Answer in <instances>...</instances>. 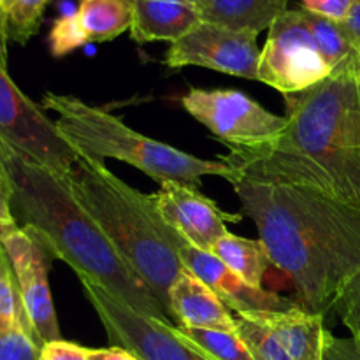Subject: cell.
<instances>
[{"mask_svg": "<svg viewBox=\"0 0 360 360\" xmlns=\"http://www.w3.org/2000/svg\"><path fill=\"white\" fill-rule=\"evenodd\" d=\"M283 97L287 127L278 139L220 158L234 183L304 186L360 211V76L330 74Z\"/></svg>", "mask_w": 360, "mask_h": 360, "instance_id": "cell-1", "label": "cell"}, {"mask_svg": "<svg viewBox=\"0 0 360 360\" xmlns=\"http://www.w3.org/2000/svg\"><path fill=\"white\" fill-rule=\"evenodd\" d=\"M273 266L294 288L292 301L326 316L360 269V211L315 190L280 183H232Z\"/></svg>", "mask_w": 360, "mask_h": 360, "instance_id": "cell-2", "label": "cell"}, {"mask_svg": "<svg viewBox=\"0 0 360 360\" xmlns=\"http://www.w3.org/2000/svg\"><path fill=\"white\" fill-rule=\"evenodd\" d=\"M0 158L9 174L13 213L20 227L34 231L53 257L65 262L76 276L90 278L150 319L172 323L146 285L74 197L65 176L13 150H2Z\"/></svg>", "mask_w": 360, "mask_h": 360, "instance_id": "cell-3", "label": "cell"}, {"mask_svg": "<svg viewBox=\"0 0 360 360\" xmlns=\"http://www.w3.org/2000/svg\"><path fill=\"white\" fill-rule=\"evenodd\" d=\"M65 179L74 197L174 323L171 288L183 266L162 236L151 195L127 185L104 162L90 158H77Z\"/></svg>", "mask_w": 360, "mask_h": 360, "instance_id": "cell-4", "label": "cell"}, {"mask_svg": "<svg viewBox=\"0 0 360 360\" xmlns=\"http://www.w3.org/2000/svg\"><path fill=\"white\" fill-rule=\"evenodd\" d=\"M41 108L56 115L55 127L62 139L81 158L125 162L158 181L181 183L199 188L204 176H220L234 183L236 172L221 160L204 158L178 150L167 143L143 136L122 118L102 108L86 104L74 95L46 91Z\"/></svg>", "mask_w": 360, "mask_h": 360, "instance_id": "cell-5", "label": "cell"}, {"mask_svg": "<svg viewBox=\"0 0 360 360\" xmlns=\"http://www.w3.org/2000/svg\"><path fill=\"white\" fill-rule=\"evenodd\" d=\"M13 150L28 160L69 176L77 153L62 139L44 109L20 90L0 65V151Z\"/></svg>", "mask_w": 360, "mask_h": 360, "instance_id": "cell-6", "label": "cell"}, {"mask_svg": "<svg viewBox=\"0 0 360 360\" xmlns=\"http://www.w3.org/2000/svg\"><path fill=\"white\" fill-rule=\"evenodd\" d=\"M181 105L229 150L269 144L287 127L285 116L267 111L241 90L192 88L181 97Z\"/></svg>", "mask_w": 360, "mask_h": 360, "instance_id": "cell-7", "label": "cell"}, {"mask_svg": "<svg viewBox=\"0 0 360 360\" xmlns=\"http://www.w3.org/2000/svg\"><path fill=\"white\" fill-rule=\"evenodd\" d=\"M329 76L330 70L306 25L302 7L287 9L271 25L260 49L259 81L288 95L308 90Z\"/></svg>", "mask_w": 360, "mask_h": 360, "instance_id": "cell-8", "label": "cell"}, {"mask_svg": "<svg viewBox=\"0 0 360 360\" xmlns=\"http://www.w3.org/2000/svg\"><path fill=\"white\" fill-rule=\"evenodd\" d=\"M236 330L255 360H323L330 330L323 316L287 311L234 313Z\"/></svg>", "mask_w": 360, "mask_h": 360, "instance_id": "cell-9", "label": "cell"}, {"mask_svg": "<svg viewBox=\"0 0 360 360\" xmlns=\"http://www.w3.org/2000/svg\"><path fill=\"white\" fill-rule=\"evenodd\" d=\"M77 278L111 347L123 348L139 360H199L178 340L172 323L136 311L90 278Z\"/></svg>", "mask_w": 360, "mask_h": 360, "instance_id": "cell-10", "label": "cell"}, {"mask_svg": "<svg viewBox=\"0 0 360 360\" xmlns=\"http://www.w3.org/2000/svg\"><path fill=\"white\" fill-rule=\"evenodd\" d=\"M0 245L13 264L28 326L37 343L42 347L62 340L48 276L55 260L53 253L41 238L27 227H16L2 234Z\"/></svg>", "mask_w": 360, "mask_h": 360, "instance_id": "cell-11", "label": "cell"}, {"mask_svg": "<svg viewBox=\"0 0 360 360\" xmlns=\"http://www.w3.org/2000/svg\"><path fill=\"white\" fill-rule=\"evenodd\" d=\"M259 62L257 35L207 21H199L185 37L172 42L164 58L171 69L193 65L253 81H259Z\"/></svg>", "mask_w": 360, "mask_h": 360, "instance_id": "cell-12", "label": "cell"}, {"mask_svg": "<svg viewBox=\"0 0 360 360\" xmlns=\"http://www.w3.org/2000/svg\"><path fill=\"white\" fill-rule=\"evenodd\" d=\"M155 214H157V224L160 227L162 236L171 243L176 255L179 257L183 269L204 281L227 304L232 313L287 311V309L297 306L292 299L281 297L280 294L246 283L234 271L229 269L213 252L197 248L192 243L186 241L178 231H174L171 225L165 224L158 214L157 207H155Z\"/></svg>", "mask_w": 360, "mask_h": 360, "instance_id": "cell-13", "label": "cell"}, {"mask_svg": "<svg viewBox=\"0 0 360 360\" xmlns=\"http://www.w3.org/2000/svg\"><path fill=\"white\" fill-rule=\"evenodd\" d=\"M155 207L165 224L200 250L211 252L229 232L227 224L241 221V214L225 213L213 199L202 195L199 188L165 181L158 192L151 193Z\"/></svg>", "mask_w": 360, "mask_h": 360, "instance_id": "cell-14", "label": "cell"}, {"mask_svg": "<svg viewBox=\"0 0 360 360\" xmlns=\"http://www.w3.org/2000/svg\"><path fill=\"white\" fill-rule=\"evenodd\" d=\"M132 0H81L76 13L53 21L49 53L56 58L94 42H108L130 30Z\"/></svg>", "mask_w": 360, "mask_h": 360, "instance_id": "cell-15", "label": "cell"}, {"mask_svg": "<svg viewBox=\"0 0 360 360\" xmlns=\"http://www.w3.org/2000/svg\"><path fill=\"white\" fill-rule=\"evenodd\" d=\"M171 313L176 326L186 329L236 330V316L204 281L186 269L171 288Z\"/></svg>", "mask_w": 360, "mask_h": 360, "instance_id": "cell-16", "label": "cell"}, {"mask_svg": "<svg viewBox=\"0 0 360 360\" xmlns=\"http://www.w3.org/2000/svg\"><path fill=\"white\" fill-rule=\"evenodd\" d=\"M200 20V11L183 0H132L130 37L139 44L176 42Z\"/></svg>", "mask_w": 360, "mask_h": 360, "instance_id": "cell-17", "label": "cell"}, {"mask_svg": "<svg viewBox=\"0 0 360 360\" xmlns=\"http://www.w3.org/2000/svg\"><path fill=\"white\" fill-rule=\"evenodd\" d=\"M288 0H207L199 7L200 20L231 30L259 35L288 9Z\"/></svg>", "mask_w": 360, "mask_h": 360, "instance_id": "cell-18", "label": "cell"}, {"mask_svg": "<svg viewBox=\"0 0 360 360\" xmlns=\"http://www.w3.org/2000/svg\"><path fill=\"white\" fill-rule=\"evenodd\" d=\"M304 11V20L330 74L352 72L360 76V48L343 21H334Z\"/></svg>", "mask_w": 360, "mask_h": 360, "instance_id": "cell-19", "label": "cell"}, {"mask_svg": "<svg viewBox=\"0 0 360 360\" xmlns=\"http://www.w3.org/2000/svg\"><path fill=\"white\" fill-rule=\"evenodd\" d=\"M211 252L246 283L264 288V278L273 262L260 239L241 238L227 232Z\"/></svg>", "mask_w": 360, "mask_h": 360, "instance_id": "cell-20", "label": "cell"}, {"mask_svg": "<svg viewBox=\"0 0 360 360\" xmlns=\"http://www.w3.org/2000/svg\"><path fill=\"white\" fill-rule=\"evenodd\" d=\"M16 329L32 333L13 264H11L4 246L0 245V333H9V330Z\"/></svg>", "mask_w": 360, "mask_h": 360, "instance_id": "cell-21", "label": "cell"}, {"mask_svg": "<svg viewBox=\"0 0 360 360\" xmlns=\"http://www.w3.org/2000/svg\"><path fill=\"white\" fill-rule=\"evenodd\" d=\"M48 2L49 0H0L9 41L27 44L39 32Z\"/></svg>", "mask_w": 360, "mask_h": 360, "instance_id": "cell-22", "label": "cell"}, {"mask_svg": "<svg viewBox=\"0 0 360 360\" xmlns=\"http://www.w3.org/2000/svg\"><path fill=\"white\" fill-rule=\"evenodd\" d=\"M333 309L350 330L352 338L360 343V269L341 288Z\"/></svg>", "mask_w": 360, "mask_h": 360, "instance_id": "cell-23", "label": "cell"}, {"mask_svg": "<svg viewBox=\"0 0 360 360\" xmlns=\"http://www.w3.org/2000/svg\"><path fill=\"white\" fill-rule=\"evenodd\" d=\"M41 348L28 330L0 333V360H39Z\"/></svg>", "mask_w": 360, "mask_h": 360, "instance_id": "cell-24", "label": "cell"}, {"mask_svg": "<svg viewBox=\"0 0 360 360\" xmlns=\"http://www.w3.org/2000/svg\"><path fill=\"white\" fill-rule=\"evenodd\" d=\"M39 360H91V348H84L65 340H56L42 345Z\"/></svg>", "mask_w": 360, "mask_h": 360, "instance_id": "cell-25", "label": "cell"}, {"mask_svg": "<svg viewBox=\"0 0 360 360\" xmlns=\"http://www.w3.org/2000/svg\"><path fill=\"white\" fill-rule=\"evenodd\" d=\"M13 188H11V179L7 174V169L0 158V236L13 229L20 227L16 217L13 213Z\"/></svg>", "mask_w": 360, "mask_h": 360, "instance_id": "cell-26", "label": "cell"}, {"mask_svg": "<svg viewBox=\"0 0 360 360\" xmlns=\"http://www.w3.org/2000/svg\"><path fill=\"white\" fill-rule=\"evenodd\" d=\"M355 0H301L302 9L334 21H345L354 7Z\"/></svg>", "mask_w": 360, "mask_h": 360, "instance_id": "cell-27", "label": "cell"}, {"mask_svg": "<svg viewBox=\"0 0 360 360\" xmlns=\"http://www.w3.org/2000/svg\"><path fill=\"white\" fill-rule=\"evenodd\" d=\"M323 360H360V343L354 338H336L330 334Z\"/></svg>", "mask_w": 360, "mask_h": 360, "instance_id": "cell-28", "label": "cell"}, {"mask_svg": "<svg viewBox=\"0 0 360 360\" xmlns=\"http://www.w3.org/2000/svg\"><path fill=\"white\" fill-rule=\"evenodd\" d=\"M91 360H139V359L120 347H109V348H91Z\"/></svg>", "mask_w": 360, "mask_h": 360, "instance_id": "cell-29", "label": "cell"}, {"mask_svg": "<svg viewBox=\"0 0 360 360\" xmlns=\"http://www.w3.org/2000/svg\"><path fill=\"white\" fill-rule=\"evenodd\" d=\"M347 30L350 32L352 39L355 41V44L360 48V0H355L354 7H352L350 14H348L347 20L343 21Z\"/></svg>", "mask_w": 360, "mask_h": 360, "instance_id": "cell-30", "label": "cell"}, {"mask_svg": "<svg viewBox=\"0 0 360 360\" xmlns=\"http://www.w3.org/2000/svg\"><path fill=\"white\" fill-rule=\"evenodd\" d=\"M7 44H9V35H7L6 14L0 6V65L7 67Z\"/></svg>", "mask_w": 360, "mask_h": 360, "instance_id": "cell-31", "label": "cell"}, {"mask_svg": "<svg viewBox=\"0 0 360 360\" xmlns=\"http://www.w3.org/2000/svg\"><path fill=\"white\" fill-rule=\"evenodd\" d=\"M183 2H188V4H192V6L200 7V6H204V4H206L207 0H183Z\"/></svg>", "mask_w": 360, "mask_h": 360, "instance_id": "cell-32", "label": "cell"}]
</instances>
